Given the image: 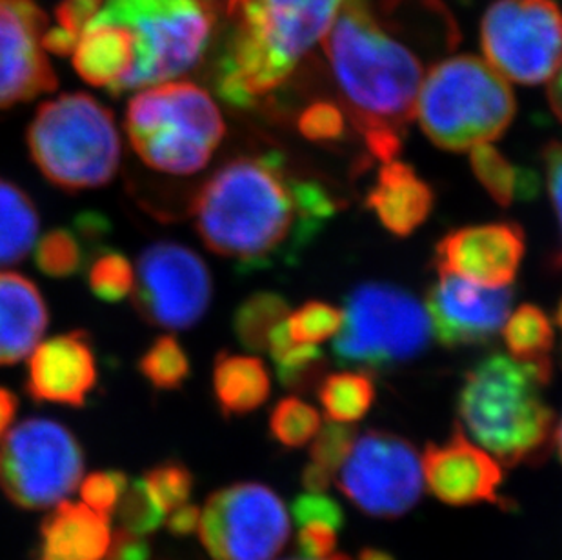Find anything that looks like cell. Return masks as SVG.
Segmentation results:
<instances>
[{
	"label": "cell",
	"instance_id": "obj_8",
	"mask_svg": "<svg viewBox=\"0 0 562 560\" xmlns=\"http://www.w3.org/2000/svg\"><path fill=\"white\" fill-rule=\"evenodd\" d=\"M97 15L126 32L133 69L126 90H146L190 74L212 41L215 10L207 0H102Z\"/></svg>",
	"mask_w": 562,
	"mask_h": 560
},
{
	"label": "cell",
	"instance_id": "obj_51",
	"mask_svg": "<svg viewBox=\"0 0 562 560\" xmlns=\"http://www.w3.org/2000/svg\"><path fill=\"white\" fill-rule=\"evenodd\" d=\"M207 2H212V4H213V0H207ZM213 5H215V4H213Z\"/></svg>",
	"mask_w": 562,
	"mask_h": 560
},
{
	"label": "cell",
	"instance_id": "obj_17",
	"mask_svg": "<svg viewBox=\"0 0 562 560\" xmlns=\"http://www.w3.org/2000/svg\"><path fill=\"white\" fill-rule=\"evenodd\" d=\"M525 229L517 223H488L459 227L436 246L439 273L490 288L514 282L525 257Z\"/></svg>",
	"mask_w": 562,
	"mask_h": 560
},
{
	"label": "cell",
	"instance_id": "obj_12",
	"mask_svg": "<svg viewBox=\"0 0 562 560\" xmlns=\"http://www.w3.org/2000/svg\"><path fill=\"white\" fill-rule=\"evenodd\" d=\"M481 43L504 79L541 85L562 63V11L553 0H495L484 13Z\"/></svg>",
	"mask_w": 562,
	"mask_h": 560
},
{
	"label": "cell",
	"instance_id": "obj_13",
	"mask_svg": "<svg viewBox=\"0 0 562 560\" xmlns=\"http://www.w3.org/2000/svg\"><path fill=\"white\" fill-rule=\"evenodd\" d=\"M337 486L372 517H401L419 503L425 490L423 460L403 437L367 432L357 437L337 471Z\"/></svg>",
	"mask_w": 562,
	"mask_h": 560
},
{
	"label": "cell",
	"instance_id": "obj_35",
	"mask_svg": "<svg viewBox=\"0 0 562 560\" xmlns=\"http://www.w3.org/2000/svg\"><path fill=\"white\" fill-rule=\"evenodd\" d=\"M321 429V415L308 402L286 396L277 402L270 415V434L279 445L301 448L315 439Z\"/></svg>",
	"mask_w": 562,
	"mask_h": 560
},
{
	"label": "cell",
	"instance_id": "obj_19",
	"mask_svg": "<svg viewBox=\"0 0 562 560\" xmlns=\"http://www.w3.org/2000/svg\"><path fill=\"white\" fill-rule=\"evenodd\" d=\"M99 379L95 351L85 332L38 344L27 362L26 390L35 402L82 407Z\"/></svg>",
	"mask_w": 562,
	"mask_h": 560
},
{
	"label": "cell",
	"instance_id": "obj_37",
	"mask_svg": "<svg viewBox=\"0 0 562 560\" xmlns=\"http://www.w3.org/2000/svg\"><path fill=\"white\" fill-rule=\"evenodd\" d=\"M342 318L345 315L339 307L331 306L328 302L310 301L299 307L297 312L288 315V335L293 343L317 346L318 343L339 334Z\"/></svg>",
	"mask_w": 562,
	"mask_h": 560
},
{
	"label": "cell",
	"instance_id": "obj_25",
	"mask_svg": "<svg viewBox=\"0 0 562 560\" xmlns=\"http://www.w3.org/2000/svg\"><path fill=\"white\" fill-rule=\"evenodd\" d=\"M37 206L15 182L0 179V268L19 265L37 243Z\"/></svg>",
	"mask_w": 562,
	"mask_h": 560
},
{
	"label": "cell",
	"instance_id": "obj_45",
	"mask_svg": "<svg viewBox=\"0 0 562 560\" xmlns=\"http://www.w3.org/2000/svg\"><path fill=\"white\" fill-rule=\"evenodd\" d=\"M16 412H19V401L15 393L0 388V440L4 439L5 434L15 423Z\"/></svg>",
	"mask_w": 562,
	"mask_h": 560
},
{
	"label": "cell",
	"instance_id": "obj_1",
	"mask_svg": "<svg viewBox=\"0 0 562 560\" xmlns=\"http://www.w3.org/2000/svg\"><path fill=\"white\" fill-rule=\"evenodd\" d=\"M317 179H301L277 152L221 166L191 202L199 237L240 273L292 265L339 212Z\"/></svg>",
	"mask_w": 562,
	"mask_h": 560
},
{
	"label": "cell",
	"instance_id": "obj_14",
	"mask_svg": "<svg viewBox=\"0 0 562 560\" xmlns=\"http://www.w3.org/2000/svg\"><path fill=\"white\" fill-rule=\"evenodd\" d=\"M132 295L138 315L151 326L171 332L193 328L212 302V273L193 249L159 240L138 257Z\"/></svg>",
	"mask_w": 562,
	"mask_h": 560
},
{
	"label": "cell",
	"instance_id": "obj_26",
	"mask_svg": "<svg viewBox=\"0 0 562 560\" xmlns=\"http://www.w3.org/2000/svg\"><path fill=\"white\" fill-rule=\"evenodd\" d=\"M293 518L299 529V548L304 557L323 559L334 556L337 534L345 524V513L337 501L324 492L304 493L293 503Z\"/></svg>",
	"mask_w": 562,
	"mask_h": 560
},
{
	"label": "cell",
	"instance_id": "obj_36",
	"mask_svg": "<svg viewBox=\"0 0 562 560\" xmlns=\"http://www.w3.org/2000/svg\"><path fill=\"white\" fill-rule=\"evenodd\" d=\"M101 5L102 0H64L55 13L57 24L44 37V49L57 55L71 54Z\"/></svg>",
	"mask_w": 562,
	"mask_h": 560
},
{
	"label": "cell",
	"instance_id": "obj_29",
	"mask_svg": "<svg viewBox=\"0 0 562 560\" xmlns=\"http://www.w3.org/2000/svg\"><path fill=\"white\" fill-rule=\"evenodd\" d=\"M503 326L504 343L509 357L520 362H550L553 326L544 310L522 304Z\"/></svg>",
	"mask_w": 562,
	"mask_h": 560
},
{
	"label": "cell",
	"instance_id": "obj_7",
	"mask_svg": "<svg viewBox=\"0 0 562 560\" xmlns=\"http://www.w3.org/2000/svg\"><path fill=\"white\" fill-rule=\"evenodd\" d=\"M124 126L144 165L170 175L201 171L226 133L212 96L193 82L173 80L133 97Z\"/></svg>",
	"mask_w": 562,
	"mask_h": 560
},
{
	"label": "cell",
	"instance_id": "obj_48",
	"mask_svg": "<svg viewBox=\"0 0 562 560\" xmlns=\"http://www.w3.org/2000/svg\"><path fill=\"white\" fill-rule=\"evenodd\" d=\"M555 448H558L559 459H561L562 462V418L561 423H559L558 429H555Z\"/></svg>",
	"mask_w": 562,
	"mask_h": 560
},
{
	"label": "cell",
	"instance_id": "obj_18",
	"mask_svg": "<svg viewBox=\"0 0 562 560\" xmlns=\"http://www.w3.org/2000/svg\"><path fill=\"white\" fill-rule=\"evenodd\" d=\"M420 460L426 486L442 503H499L503 466L462 432H456L445 445L428 446Z\"/></svg>",
	"mask_w": 562,
	"mask_h": 560
},
{
	"label": "cell",
	"instance_id": "obj_4",
	"mask_svg": "<svg viewBox=\"0 0 562 560\" xmlns=\"http://www.w3.org/2000/svg\"><path fill=\"white\" fill-rule=\"evenodd\" d=\"M552 371V360L520 362L494 354L464 376L457 399L462 426L501 464H537L550 453L555 413L541 392Z\"/></svg>",
	"mask_w": 562,
	"mask_h": 560
},
{
	"label": "cell",
	"instance_id": "obj_3",
	"mask_svg": "<svg viewBox=\"0 0 562 560\" xmlns=\"http://www.w3.org/2000/svg\"><path fill=\"white\" fill-rule=\"evenodd\" d=\"M345 0H228L229 32L213 69L217 96L251 108L324 41Z\"/></svg>",
	"mask_w": 562,
	"mask_h": 560
},
{
	"label": "cell",
	"instance_id": "obj_11",
	"mask_svg": "<svg viewBox=\"0 0 562 560\" xmlns=\"http://www.w3.org/2000/svg\"><path fill=\"white\" fill-rule=\"evenodd\" d=\"M196 531L213 560H273L290 539L292 518L273 490L239 482L207 497Z\"/></svg>",
	"mask_w": 562,
	"mask_h": 560
},
{
	"label": "cell",
	"instance_id": "obj_34",
	"mask_svg": "<svg viewBox=\"0 0 562 560\" xmlns=\"http://www.w3.org/2000/svg\"><path fill=\"white\" fill-rule=\"evenodd\" d=\"M135 268L117 249L99 248L88 262V285L104 302H121L133 290Z\"/></svg>",
	"mask_w": 562,
	"mask_h": 560
},
{
	"label": "cell",
	"instance_id": "obj_47",
	"mask_svg": "<svg viewBox=\"0 0 562 560\" xmlns=\"http://www.w3.org/2000/svg\"><path fill=\"white\" fill-rule=\"evenodd\" d=\"M359 560H395L392 556H387L381 550H364Z\"/></svg>",
	"mask_w": 562,
	"mask_h": 560
},
{
	"label": "cell",
	"instance_id": "obj_21",
	"mask_svg": "<svg viewBox=\"0 0 562 560\" xmlns=\"http://www.w3.org/2000/svg\"><path fill=\"white\" fill-rule=\"evenodd\" d=\"M434 204L436 195L431 186L420 179L412 166L398 160L381 166L375 184L367 195V206L395 237H409L423 226Z\"/></svg>",
	"mask_w": 562,
	"mask_h": 560
},
{
	"label": "cell",
	"instance_id": "obj_39",
	"mask_svg": "<svg viewBox=\"0 0 562 560\" xmlns=\"http://www.w3.org/2000/svg\"><path fill=\"white\" fill-rule=\"evenodd\" d=\"M146 486L154 495L155 501L162 507L166 517L171 512L188 504L191 490H193V477L187 466L177 460H166L155 466L143 477Z\"/></svg>",
	"mask_w": 562,
	"mask_h": 560
},
{
	"label": "cell",
	"instance_id": "obj_42",
	"mask_svg": "<svg viewBox=\"0 0 562 560\" xmlns=\"http://www.w3.org/2000/svg\"><path fill=\"white\" fill-rule=\"evenodd\" d=\"M542 165L547 171L548 191L552 199L553 212L558 217L559 232H561V248L558 251L555 266L562 268V143L552 141L542 149Z\"/></svg>",
	"mask_w": 562,
	"mask_h": 560
},
{
	"label": "cell",
	"instance_id": "obj_31",
	"mask_svg": "<svg viewBox=\"0 0 562 560\" xmlns=\"http://www.w3.org/2000/svg\"><path fill=\"white\" fill-rule=\"evenodd\" d=\"M356 439V429L348 424L329 423L318 429L310 449L312 462L303 471L304 486L308 492H324L329 486Z\"/></svg>",
	"mask_w": 562,
	"mask_h": 560
},
{
	"label": "cell",
	"instance_id": "obj_24",
	"mask_svg": "<svg viewBox=\"0 0 562 560\" xmlns=\"http://www.w3.org/2000/svg\"><path fill=\"white\" fill-rule=\"evenodd\" d=\"M470 166L479 184L501 208L512 206L515 201H533L541 190L537 171L509 163L492 144L473 148Z\"/></svg>",
	"mask_w": 562,
	"mask_h": 560
},
{
	"label": "cell",
	"instance_id": "obj_5",
	"mask_svg": "<svg viewBox=\"0 0 562 560\" xmlns=\"http://www.w3.org/2000/svg\"><path fill=\"white\" fill-rule=\"evenodd\" d=\"M503 75L472 55L446 58L426 75L415 115L426 137L446 152H468L501 138L515 116Z\"/></svg>",
	"mask_w": 562,
	"mask_h": 560
},
{
	"label": "cell",
	"instance_id": "obj_10",
	"mask_svg": "<svg viewBox=\"0 0 562 560\" xmlns=\"http://www.w3.org/2000/svg\"><path fill=\"white\" fill-rule=\"evenodd\" d=\"M85 451L71 429L33 417L0 440V490L22 509H48L79 488Z\"/></svg>",
	"mask_w": 562,
	"mask_h": 560
},
{
	"label": "cell",
	"instance_id": "obj_16",
	"mask_svg": "<svg viewBox=\"0 0 562 560\" xmlns=\"http://www.w3.org/2000/svg\"><path fill=\"white\" fill-rule=\"evenodd\" d=\"M514 290L490 288L439 273L426 295L431 332L446 348L481 346L494 340L508 321Z\"/></svg>",
	"mask_w": 562,
	"mask_h": 560
},
{
	"label": "cell",
	"instance_id": "obj_33",
	"mask_svg": "<svg viewBox=\"0 0 562 560\" xmlns=\"http://www.w3.org/2000/svg\"><path fill=\"white\" fill-rule=\"evenodd\" d=\"M90 255L85 248V238L79 233L57 227L41 237L35 248V262L44 276L52 279H69L88 265Z\"/></svg>",
	"mask_w": 562,
	"mask_h": 560
},
{
	"label": "cell",
	"instance_id": "obj_43",
	"mask_svg": "<svg viewBox=\"0 0 562 560\" xmlns=\"http://www.w3.org/2000/svg\"><path fill=\"white\" fill-rule=\"evenodd\" d=\"M104 560H149V546L140 535L119 529L112 535Z\"/></svg>",
	"mask_w": 562,
	"mask_h": 560
},
{
	"label": "cell",
	"instance_id": "obj_22",
	"mask_svg": "<svg viewBox=\"0 0 562 560\" xmlns=\"http://www.w3.org/2000/svg\"><path fill=\"white\" fill-rule=\"evenodd\" d=\"M112 535V517L64 501L44 518L37 560H104Z\"/></svg>",
	"mask_w": 562,
	"mask_h": 560
},
{
	"label": "cell",
	"instance_id": "obj_27",
	"mask_svg": "<svg viewBox=\"0 0 562 560\" xmlns=\"http://www.w3.org/2000/svg\"><path fill=\"white\" fill-rule=\"evenodd\" d=\"M271 360L282 387L293 392H308L324 379V355L313 344L293 343L288 335L286 321L279 324L270 337Z\"/></svg>",
	"mask_w": 562,
	"mask_h": 560
},
{
	"label": "cell",
	"instance_id": "obj_9",
	"mask_svg": "<svg viewBox=\"0 0 562 560\" xmlns=\"http://www.w3.org/2000/svg\"><path fill=\"white\" fill-rule=\"evenodd\" d=\"M342 315V326L334 340V357L340 366L390 370L415 359L430 344L426 307L398 285H357L346 296Z\"/></svg>",
	"mask_w": 562,
	"mask_h": 560
},
{
	"label": "cell",
	"instance_id": "obj_46",
	"mask_svg": "<svg viewBox=\"0 0 562 560\" xmlns=\"http://www.w3.org/2000/svg\"><path fill=\"white\" fill-rule=\"evenodd\" d=\"M548 101L552 107L553 113L562 122V63L558 71L550 79V88H548Z\"/></svg>",
	"mask_w": 562,
	"mask_h": 560
},
{
	"label": "cell",
	"instance_id": "obj_2",
	"mask_svg": "<svg viewBox=\"0 0 562 560\" xmlns=\"http://www.w3.org/2000/svg\"><path fill=\"white\" fill-rule=\"evenodd\" d=\"M397 0H345L324 37L335 82L370 154L390 163L414 121L423 63L393 30Z\"/></svg>",
	"mask_w": 562,
	"mask_h": 560
},
{
	"label": "cell",
	"instance_id": "obj_41",
	"mask_svg": "<svg viewBox=\"0 0 562 560\" xmlns=\"http://www.w3.org/2000/svg\"><path fill=\"white\" fill-rule=\"evenodd\" d=\"M299 130L313 143H335L345 137L346 116L331 102H315L299 119Z\"/></svg>",
	"mask_w": 562,
	"mask_h": 560
},
{
	"label": "cell",
	"instance_id": "obj_32",
	"mask_svg": "<svg viewBox=\"0 0 562 560\" xmlns=\"http://www.w3.org/2000/svg\"><path fill=\"white\" fill-rule=\"evenodd\" d=\"M137 368L146 382L162 392L179 390L191 376L187 349L171 335L155 338L149 348L140 355Z\"/></svg>",
	"mask_w": 562,
	"mask_h": 560
},
{
	"label": "cell",
	"instance_id": "obj_6",
	"mask_svg": "<svg viewBox=\"0 0 562 560\" xmlns=\"http://www.w3.org/2000/svg\"><path fill=\"white\" fill-rule=\"evenodd\" d=\"M26 138L44 179L68 193L108 184L121 165L115 116L86 93H64L44 102Z\"/></svg>",
	"mask_w": 562,
	"mask_h": 560
},
{
	"label": "cell",
	"instance_id": "obj_40",
	"mask_svg": "<svg viewBox=\"0 0 562 560\" xmlns=\"http://www.w3.org/2000/svg\"><path fill=\"white\" fill-rule=\"evenodd\" d=\"M123 471H95L80 482V497L93 512L112 517L127 486Z\"/></svg>",
	"mask_w": 562,
	"mask_h": 560
},
{
	"label": "cell",
	"instance_id": "obj_20",
	"mask_svg": "<svg viewBox=\"0 0 562 560\" xmlns=\"http://www.w3.org/2000/svg\"><path fill=\"white\" fill-rule=\"evenodd\" d=\"M48 324V304L37 284L15 271H0V366L30 357Z\"/></svg>",
	"mask_w": 562,
	"mask_h": 560
},
{
	"label": "cell",
	"instance_id": "obj_15",
	"mask_svg": "<svg viewBox=\"0 0 562 560\" xmlns=\"http://www.w3.org/2000/svg\"><path fill=\"white\" fill-rule=\"evenodd\" d=\"M48 30L37 0H0V108L33 101L59 85L44 49Z\"/></svg>",
	"mask_w": 562,
	"mask_h": 560
},
{
	"label": "cell",
	"instance_id": "obj_23",
	"mask_svg": "<svg viewBox=\"0 0 562 560\" xmlns=\"http://www.w3.org/2000/svg\"><path fill=\"white\" fill-rule=\"evenodd\" d=\"M271 392L265 362L251 355L221 351L213 368V393L226 417L248 415L262 406Z\"/></svg>",
	"mask_w": 562,
	"mask_h": 560
},
{
	"label": "cell",
	"instance_id": "obj_49",
	"mask_svg": "<svg viewBox=\"0 0 562 560\" xmlns=\"http://www.w3.org/2000/svg\"><path fill=\"white\" fill-rule=\"evenodd\" d=\"M290 560H350L345 556H328L323 557V559H310V557H303V559H290Z\"/></svg>",
	"mask_w": 562,
	"mask_h": 560
},
{
	"label": "cell",
	"instance_id": "obj_38",
	"mask_svg": "<svg viewBox=\"0 0 562 560\" xmlns=\"http://www.w3.org/2000/svg\"><path fill=\"white\" fill-rule=\"evenodd\" d=\"M121 529L133 535L151 534L165 523L166 513L155 501L144 479L127 482L123 497L119 501L117 509Z\"/></svg>",
	"mask_w": 562,
	"mask_h": 560
},
{
	"label": "cell",
	"instance_id": "obj_28",
	"mask_svg": "<svg viewBox=\"0 0 562 560\" xmlns=\"http://www.w3.org/2000/svg\"><path fill=\"white\" fill-rule=\"evenodd\" d=\"M318 401L329 421L350 424L367 417L375 401V384L367 371H340L324 377Z\"/></svg>",
	"mask_w": 562,
	"mask_h": 560
},
{
	"label": "cell",
	"instance_id": "obj_30",
	"mask_svg": "<svg viewBox=\"0 0 562 560\" xmlns=\"http://www.w3.org/2000/svg\"><path fill=\"white\" fill-rule=\"evenodd\" d=\"M290 315V304L281 293L257 291L234 313V334L250 351H265L271 334Z\"/></svg>",
	"mask_w": 562,
	"mask_h": 560
},
{
	"label": "cell",
	"instance_id": "obj_50",
	"mask_svg": "<svg viewBox=\"0 0 562 560\" xmlns=\"http://www.w3.org/2000/svg\"><path fill=\"white\" fill-rule=\"evenodd\" d=\"M555 321H558L559 328L562 329V299L559 301L558 310H555Z\"/></svg>",
	"mask_w": 562,
	"mask_h": 560
},
{
	"label": "cell",
	"instance_id": "obj_44",
	"mask_svg": "<svg viewBox=\"0 0 562 560\" xmlns=\"http://www.w3.org/2000/svg\"><path fill=\"white\" fill-rule=\"evenodd\" d=\"M199 520H201V507L190 506V504H184V506L171 512L166 517L168 528H170L171 534L176 535H187L195 531L199 528Z\"/></svg>",
	"mask_w": 562,
	"mask_h": 560
}]
</instances>
